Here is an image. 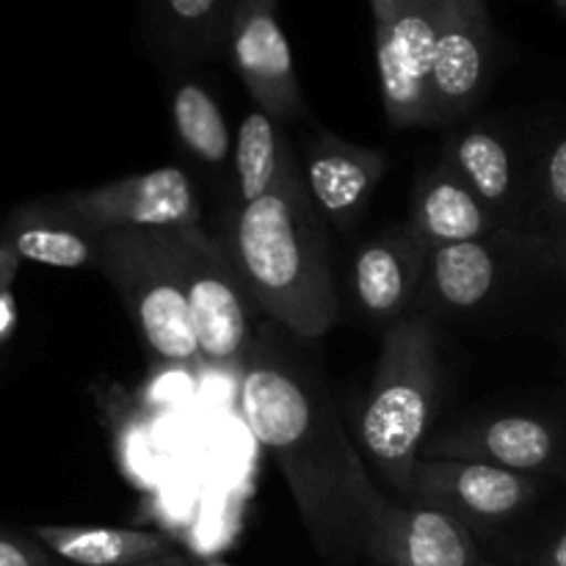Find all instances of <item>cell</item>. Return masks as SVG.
<instances>
[{"label": "cell", "mask_w": 566, "mask_h": 566, "mask_svg": "<svg viewBox=\"0 0 566 566\" xmlns=\"http://www.w3.org/2000/svg\"><path fill=\"white\" fill-rule=\"evenodd\" d=\"M310 343L280 324L258 326L241 368V415L269 451L326 566L363 558V531L381 497L348 437Z\"/></svg>", "instance_id": "1"}, {"label": "cell", "mask_w": 566, "mask_h": 566, "mask_svg": "<svg viewBox=\"0 0 566 566\" xmlns=\"http://www.w3.org/2000/svg\"><path fill=\"white\" fill-rule=\"evenodd\" d=\"M324 230L296 158L274 191L238 205L221 238L254 310L304 340H321L340 318Z\"/></svg>", "instance_id": "2"}, {"label": "cell", "mask_w": 566, "mask_h": 566, "mask_svg": "<svg viewBox=\"0 0 566 566\" xmlns=\"http://www.w3.org/2000/svg\"><path fill=\"white\" fill-rule=\"evenodd\" d=\"M440 401L437 324L412 313L381 337L379 363L359 415V446L396 497L407 501Z\"/></svg>", "instance_id": "3"}, {"label": "cell", "mask_w": 566, "mask_h": 566, "mask_svg": "<svg viewBox=\"0 0 566 566\" xmlns=\"http://www.w3.org/2000/svg\"><path fill=\"white\" fill-rule=\"evenodd\" d=\"M97 271L122 298L149 354L164 363H193L199 346L180 230H114L97 235Z\"/></svg>", "instance_id": "4"}, {"label": "cell", "mask_w": 566, "mask_h": 566, "mask_svg": "<svg viewBox=\"0 0 566 566\" xmlns=\"http://www.w3.org/2000/svg\"><path fill=\"white\" fill-rule=\"evenodd\" d=\"M186 252V291L199 357L219 368H243L258 329L252 298L232 265L221 238L205 227L180 230Z\"/></svg>", "instance_id": "5"}, {"label": "cell", "mask_w": 566, "mask_h": 566, "mask_svg": "<svg viewBox=\"0 0 566 566\" xmlns=\"http://www.w3.org/2000/svg\"><path fill=\"white\" fill-rule=\"evenodd\" d=\"M83 230L103 235L114 230H191L202 227V197L180 166H160L94 188L53 197Z\"/></svg>", "instance_id": "6"}, {"label": "cell", "mask_w": 566, "mask_h": 566, "mask_svg": "<svg viewBox=\"0 0 566 566\" xmlns=\"http://www.w3.org/2000/svg\"><path fill=\"white\" fill-rule=\"evenodd\" d=\"M442 0H401L374 25L381 99L390 127H431V70Z\"/></svg>", "instance_id": "7"}, {"label": "cell", "mask_w": 566, "mask_h": 566, "mask_svg": "<svg viewBox=\"0 0 566 566\" xmlns=\"http://www.w3.org/2000/svg\"><path fill=\"white\" fill-rule=\"evenodd\" d=\"M536 492H539L536 475L481 462L420 459L407 501L442 509L479 534L512 523L528 512L531 503L536 501Z\"/></svg>", "instance_id": "8"}, {"label": "cell", "mask_w": 566, "mask_h": 566, "mask_svg": "<svg viewBox=\"0 0 566 566\" xmlns=\"http://www.w3.org/2000/svg\"><path fill=\"white\" fill-rule=\"evenodd\" d=\"M363 558L374 566H475L481 547L442 509L381 492L363 531Z\"/></svg>", "instance_id": "9"}, {"label": "cell", "mask_w": 566, "mask_h": 566, "mask_svg": "<svg viewBox=\"0 0 566 566\" xmlns=\"http://www.w3.org/2000/svg\"><path fill=\"white\" fill-rule=\"evenodd\" d=\"M492 28L484 0H442L431 70V127L473 111L490 75Z\"/></svg>", "instance_id": "10"}, {"label": "cell", "mask_w": 566, "mask_h": 566, "mask_svg": "<svg viewBox=\"0 0 566 566\" xmlns=\"http://www.w3.org/2000/svg\"><path fill=\"white\" fill-rule=\"evenodd\" d=\"M429 252L409 221L365 238L352 260V293L368 324L390 329L415 313Z\"/></svg>", "instance_id": "11"}, {"label": "cell", "mask_w": 566, "mask_h": 566, "mask_svg": "<svg viewBox=\"0 0 566 566\" xmlns=\"http://www.w3.org/2000/svg\"><path fill=\"white\" fill-rule=\"evenodd\" d=\"M562 451L564 434L553 420L539 415H497L442 431L426 442L420 459L495 464L539 479L562 462Z\"/></svg>", "instance_id": "12"}, {"label": "cell", "mask_w": 566, "mask_h": 566, "mask_svg": "<svg viewBox=\"0 0 566 566\" xmlns=\"http://www.w3.org/2000/svg\"><path fill=\"white\" fill-rule=\"evenodd\" d=\"M227 48L238 77L260 111L274 116L282 125L304 114L291 44L276 20V11L238 0Z\"/></svg>", "instance_id": "13"}, {"label": "cell", "mask_w": 566, "mask_h": 566, "mask_svg": "<svg viewBox=\"0 0 566 566\" xmlns=\"http://www.w3.org/2000/svg\"><path fill=\"white\" fill-rule=\"evenodd\" d=\"M298 164L310 202L324 224L337 232H352V227H357L387 171L381 149L348 144L326 130L313 133L304 142Z\"/></svg>", "instance_id": "14"}, {"label": "cell", "mask_w": 566, "mask_h": 566, "mask_svg": "<svg viewBox=\"0 0 566 566\" xmlns=\"http://www.w3.org/2000/svg\"><path fill=\"white\" fill-rule=\"evenodd\" d=\"M506 263V249L495 235L431 249L415 313L434 324L442 315L475 313L503 287Z\"/></svg>", "instance_id": "15"}, {"label": "cell", "mask_w": 566, "mask_h": 566, "mask_svg": "<svg viewBox=\"0 0 566 566\" xmlns=\"http://www.w3.org/2000/svg\"><path fill=\"white\" fill-rule=\"evenodd\" d=\"M407 221L429 249L492 238L501 224L446 158H440V164L415 186Z\"/></svg>", "instance_id": "16"}, {"label": "cell", "mask_w": 566, "mask_h": 566, "mask_svg": "<svg viewBox=\"0 0 566 566\" xmlns=\"http://www.w3.org/2000/svg\"><path fill=\"white\" fill-rule=\"evenodd\" d=\"M0 241L28 263L53 269H97L99 263L97 235L83 230L53 202V197L11 210L0 230Z\"/></svg>", "instance_id": "17"}, {"label": "cell", "mask_w": 566, "mask_h": 566, "mask_svg": "<svg viewBox=\"0 0 566 566\" xmlns=\"http://www.w3.org/2000/svg\"><path fill=\"white\" fill-rule=\"evenodd\" d=\"M31 536L50 556L72 566H142L177 556L169 536L147 528L105 525H36Z\"/></svg>", "instance_id": "18"}, {"label": "cell", "mask_w": 566, "mask_h": 566, "mask_svg": "<svg viewBox=\"0 0 566 566\" xmlns=\"http://www.w3.org/2000/svg\"><path fill=\"white\" fill-rule=\"evenodd\" d=\"M442 158L470 182L486 208L497 216H509L520 199L517 155L509 138L490 125H475L448 138Z\"/></svg>", "instance_id": "19"}, {"label": "cell", "mask_w": 566, "mask_h": 566, "mask_svg": "<svg viewBox=\"0 0 566 566\" xmlns=\"http://www.w3.org/2000/svg\"><path fill=\"white\" fill-rule=\"evenodd\" d=\"M169 114L182 153L199 169L208 171V177L219 182L232 180L235 186V169H232L235 144H232L224 111L210 88L199 81H180L171 88Z\"/></svg>", "instance_id": "20"}, {"label": "cell", "mask_w": 566, "mask_h": 566, "mask_svg": "<svg viewBox=\"0 0 566 566\" xmlns=\"http://www.w3.org/2000/svg\"><path fill=\"white\" fill-rule=\"evenodd\" d=\"M298 155L293 153L282 122L260 108L249 111L238 125L235 149H232L238 205H249L274 191Z\"/></svg>", "instance_id": "21"}, {"label": "cell", "mask_w": 566, "mask_h": 566, "mask_svg": "<svg viewBox=\"0 0 566 566\" xmlns=\"http://www.w3.org/2000/svg\"><path fill=\"white\" fill-rule=\"evenodd\" d=\"M235 6L238 0H147V17L171 55L199 59L230 39Z\"/></svg>", "instance_id": "22"}, {"label": "cell", "mask_w": 566, "mask_h": 566, "mask_svg": "<svg viewBox=\"0 0 566 566\" xmlns=\"http://www.w3.org/2000/svg\"><path fill=\"white\" fill-rule=\"evenodd\" d=\"M539 210L553 232L566 227V133L553 142L539 166Z\"/></svg>", "instance_id": "23"}, {"label": "cell", "mask_w": 566, "mask_h": 566, "mask_svg": "<svg viewBox=\"0 0 566 566\" xmlns=\"http://www.w3.org/2000/svg\"><path fill=\"white\" fill-rule=\"evenodd\" d=\"M0 566H53L50 553L33 536L0 528Z\"/></svg>", "instance_id": "24"}, {"label": "cell", "mask_w": 566, "mask_h": 566, "mask_svg": "<svg viewBox=\"0 0 566 566\" xmlns=\"http://www.w3.org/2000/svg\"><path fill=\"white\" fill-rule=\"evenodd\" d=\"M534 566H566V525L542 545V551L534 558Z\"/></svg>", "instance_id": "25"}, {"label": "cell", "mask_w": 566, "mask_h": 566, "mask_svg": "<svg viewBox=\"0 0 566 566\" xmlns=\"http://www.w3.org/2000/svg\"><path fill=\"white\" fill-rule=\"evenodd\" d=\"M17 326V302H14V293L3 291L0 293V346L11 337Z\"/></svg>", "instance_id": "26"}, {"label": "cell", "mask_w": 566, "mask_h": 566, "mask_svg": "<svg viewBox=\"0 0 566 566\" xmlns=\"http://www.w3.org/2000/svg\"><path fill=\"white\" fill-rule=\"evenodd\" d=\"M20 263L22 260L17 258L14 249H9L3 241H0V293L11 291V282H14Z\"/></svg>", "instance_id": "27"}, {"label": "cell", "mask_w": 566, "mask_h": 566, "mask_svg": "<svg viewBox=\"0 0 566 566\" xmlns=\"http://www.w3.org/2000/svg\"><path fill=\"white\" fill-rule=\"evenodd\" d=\"M401 6V0H370V14H374V25L385 22L392 11Z\"/></svg>", "instance_id": "28"}, {"label": "cell", "mask_w": 566, "mask_h": 566, "mask_svg": "<svg viewBox=\"0 0 566 566\" xmlns=\"http://www.w3.org/2000/svg\"><path fill=\"white\" fill-rule=\"evenodd\" d=\"M142 566H191V562H186V558L177 553V556H169L164 558V562H153V564H142Z\"/></svg>", "instance_id": "29"}, {"label": "cell", "mask_w": 566, "mask_h": 566, "mask_svg": "<svg viewBox=\"0 0 566 566\" xmlns=\"http://www.w3.org/2000/svg\"><path fill=\"white\" fill-rule=\"evenodd\" d=\"M556 249H558V258H562V265L566 269V227L556 235Z\"/></svg>", "instance_id": "30"}, {"label": "cell", "mask_w": 566, "mask_h": 566, "mask_svg": "<svg viewBox=\"0 0 566 566\" xmlns=\"http://www.w3.org/2000/svg\"><path fill=\"white\" fill-rule=\"evenodd\" d=\"M249 3H254V6H263V9H271V11L276 9V0H249Z\"/></svg>", "instance_id": "31"}, {"label": "cell", "mask_w": 566, "mask_h": 566, "mask_svg": "<svg viewBox=\"0 0 566 566\" xmlns=\"http://www.w3.org/2000/svg\"><path fill=\"white\" fill-rule=\"evenodd\" d=\"M191 566H232V564H224V562H197L193 564L191 562Z\"/></svg>", "instance_id": "32"}, {"label": "cell", "mask_w": 566, "mask_h": 566, "mask_svg": "<svg viewBox=\"0 0 566 566\" xmlns=\"http://www.w3.org/2000/svg\"><path fill=\"white\" fill-rule=\"evenodd\" d=\"M558 6H562V9L566 11V0H558Z\"/></svg>", "instance_id": "33"}, {"label": "cell", "mask_w": 566, "mask_h": 566, "mask_svg": "<svg viewBox=\"0 0 566 566\" xmlns=\"http://www.w3.org/2000/svg\"><path fill=\"white\" fill-rule=\"evenodd\" d=\"M475 566H497V564H484V562H479Z\"/></svg>", "instance_id": "34"}]
</instances>
